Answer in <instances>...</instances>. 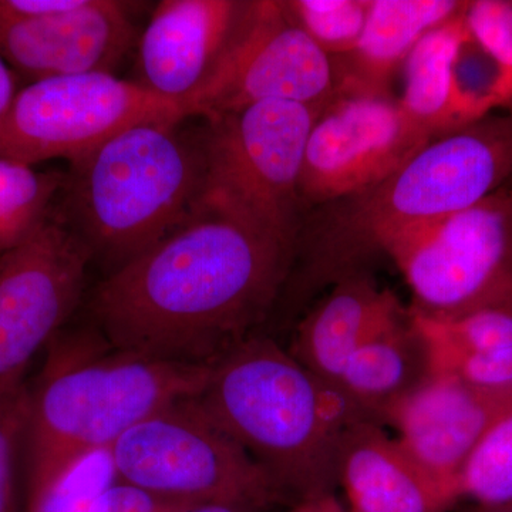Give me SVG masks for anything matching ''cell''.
Instances as JSON below:
<instances>
[{"label": "cell", "instance_id": "6da1fadb", "mask_svg": "<svg viewBox=\"0 0 512 512\" xmlns=\"http://www.w3.org/2000/svg\"><path fill=\"white\" fill-rule=\"evenodd\" d=\"M295 256L205 194L184 224L100 282L90 309L110 348L211 365L254 336Z\"/></svg>", "mask_w": 512, "mask_h": 512}, {"label": "cell", "instance_id": "7a4b0ae2", "mask_svg": "<svg viewBox=\"0 0 512 512\" xmlns=\"http://www.w3.org/2000/svg\"><path fill=\"white\" fill-rule=\"evenodd\" d=\"M191 400L295 504L333 495L343 437L369 419L289 350L255 335L211 363Z\"/></svg>", "mask_w": 512, "mask_h": 512}, {"label": "cell", "instance_id": "3957f363", "mask_svg": "<svg viewBox=\"0 0 512 512\" xmlns=\"http://www.w3.org/2000/svg\"><path fill=\"white\" fill-rule=\"evenodd\" d=\"M512 174V110L434 136L379 184L315 208L302 251L316 278L336 282L404 232L473 207Z\"/></svg>", "mask_w": 512, "mask_h": 512}, {"label": "cell", "instance_id": "277c9868", "mask_svg": "<svg viewBox=\"0 0 512 512\" xmlns=\"http://www.w3.org/2000/svg\"><path fill=\"white\" fill-rule=\"evenodd\" d=\"M56 338L39 379L29 386L25 512L74 468L107 453L138 421L197 396L210 370L116 349L77 356L74 339Z\"/></svg>", "mask_w": 512, "mask_h": 512}, {"label": "cell", "instance_id": "5b68a950", "mask_svg": "<svg viewBox=\"0 0 512 512\" xmlns=\"http://www.w3.org/2000/svg\"><path fill=\"white\" fill-rule=\"evenodd\" d=\"M185 121L128 128L70 163L57 214L113 271L184 224L204 198L207 134Z\"/></svg>", "mask_w": 512, "mask_h": 512}, {"label": "cell", "instance_id": "8992f818", "mask_svg": "<svg viewBox=\"0 0 512 512\" xmlns=\"http://www.w3.org/2000/svg\"><path fill=\"white\" fill-rule=\"evenodd\" d=\"M319 109L261 101L205 121V194L296 248L303 214L299 178Z\"/></svg>", "mask_w": 512, "mask_h": 512}, {"label": "cell", "instance_id": "52a82bcc", "mask_svg": "<svg viewBox=\"0 0 512 512\" xmlns=\"http://www.w3.org/2000/svg\"><path fill=\"white\" fill-rule=\"evenodd\" d=\"M116 480L185 504L268 508L284 500L271 478L191 399L150 414L107 451Z\"/></svg>", "mask_w": 512, "mask_h": 512}, {"label": "cell", "instance_id": "ba28073f", "mask_svg": "<svg viewBox=\"0 0 512 512\" xmlns=\"http://www.w3.org/2000/svg\"><path fill=\"white\" fill-rule=\"evenodd\" d=\"M413 295L412 311L456 318L512 308V190L414 228L384 245Z\"/></svg>", "mask_w": 512, "mask_h": 512}, {"label": "cell", "instance_id": "9c48e42d", "mask_svg": "<svg viewBox=\"0 0 512 512\" xmlns=\"http://www.w3.org/2000/svg\"><path fill=\"white\" fill-rule=\"evenodd\" d=\"M183 120L180 104L113 73L37 80L19 89L0 124V157L73 163L128 128Z\"/></svg>", "mask_w": 512, "mask_h": 512}, {"label": "cell", "instance_id": "30bf717a", "mask_svg": "<svg viewBox=\"0 0 512 512\" xmlns=\"http://www.w3.org/2000/svg\"><path fill=\"white\" fill-rule=\"evenodd\" d=\"M433 137L392 93L339 82L306 143L298 188L303 210L379 184Z\"/></svg>", "mask_w": 512, "mask_h": 512}, {"label": "cell", "instance_id": "8fae6325", "mask_svg": "<svg viewBox=\"0 0 512 512\" xmlns=\"http://www.w3.org/2000/svg\"><path fill=\"white\" fill-rule=\"evenodd\" d=\"M338 84L335 60L299 28L284 2H247L227 52L185 113L211 121L271 100L320 107Z\"/></svg>", "mask_w": 512, "mask_h": 512}, {"label": "cell", "instance_id": "7c38bea8", "mask_svg": "<svg viewBox=\"0 0 512 512\" xmlns=\"http://www.w3.org/2000/svg\"><path fill=\"white\" fill-rule=\"evenodd\" d=\"M90 259L57 211L28 241L0 255V394L25 383L30 362L72 316Z\"/></svg>", "mask_w": 512, "mask_h": 512}, {"label": "cell", "instance_id": "4fadbf2b", "mask_svg": "<svg viewBox=\"0 0 512 512\" xmlns=\"http://www.w3.org/2000/svg\"><path fill=\"white\" fill-rule=\"evenodd\" d=\"M511 407L512 397L478 392L448 373L430 372L386 410L383 421L396 429V440L414 463L458 498L468 457Z\"/></svg>", "mask_w": 512, "mask_h": 512}, {"label": "cell", "instance_id": "5bb4252c", "mask_svg": "<svg viewBox=\"0 0 512 512\" xmlns=\"http://www.w3.org/2000/svg\"><path fill=\"white\" fill-rule=\"evenodd\" d=\"M130 3L84 0L80 8L36 20L0 22V56L30 83L111 73L136 39Z\"/></svg>", "mask_w": 512, "mask_h": 512}, {"label": "cell", "instance_id": "9a60e30c", "mask_svg": "<svg viewBox=\"0 0 512 512\" xmlns=\"http://www.w3.org/2000/svg\"><path fill=\"white\" fill-rule=\"evenodd\" d=\"M245 8L247 2L235 0L158 3L138 39V83L185 113L227 52Z\"/></svg>", "mask_w": 512, "mask_h": 512}, {"label": "cell", "instance_id": "2e32d148", "mask_svg": "<svg viewBox=\"0 0 512 512\" xmlns=\"http://www.w3.org/2000/svg\"><path fill=\"white\" fill-rule=\"evenodd\" d=\"M338 484L350 512H447L457 500L372 419L357 421L343 437Z\"/></svg>", "mask_w": 512, "mask_h": 512}, {"label": "cell", "instance_id": "e0dca14e", "mask_svg": "<svg viewBox=\"0 0 512 512\" xmlns=\"http://www.w3.org/2000/svg\"><path fill=\"white\" fill-rule=\"evenodd\" d=\"M400 309L392 292L380 289L365 272H353L333 282L332 291L299 323L289 353L336 386L353 350Z\"/></svg>", "mask_w": 512, "mask_h": 512}, {"label": "cell", "instance_id": "ac0fdd59", "mask_svg": "<svg viewBox=\"0 0 512 512\" xmlns=\"http://www.w3.org/2000/svg\"><path fill=\"white\" fill-rule=\"evenodd\" d=\"M460 0H370L365 29L348 56L335 60L339 82L390 92L417 43L463 13Z\"/></svg>", "mask_w": 512, "mask_h": 512}, {"label": "cell", "instance_id": "d6986e66", "mask_svg": "<svg viewBox=\"0 0 512 512\" xmlns=\"http://www.w3.org/2000/svg\"><path fill=\"white\" fill-rule=\"evenodd\" d=\"M427 375L426 346L410 313L400 309L353 350L336 387L360 412L380 423L386 410Z\"/></svg>", "mask_w": 512, "mask_h": 512}, {"label": "cell", "instance_id": "ffe728a7", "mask_svg": "<svg viewBox=\"0 0 512 512\" xmlns=\"http://www.w3.org/2000/svg\"><path fill=\"white\" fill-rule=\"evenodd\" d=\"M463 13L427 33L402 67L403 90L397 100L431 136L473 123L456 79L458 57L470 40Z\"/></svg>", "mask_w": 512, "mask_h": 512}, {"label": "cell", "instance_id": "44dd1931", "mask_svg": "<svg viewBox=\"0 0 512 512\" xmlns=\"http://www.w3.org/2000/svg\"><path fill=\"white\" fill-rule=\"evenodd\" d=\"M66 174L0 157V255L28 241L56 212Z\"/></svg>", "mask_w": 512, "mask_h": 512}, {"label": "cell", "instance_id": "7402d4cb", "mask_svg": "<svg viewBox=\"0 0 512 512\" xmlns=\"http://www.w3.org/2000/svg\"><path fill=\"white\" fill-rule=\"evenodd\" d=\"M427 353H484L512 348V308H485L456 318H430L410 309Z\"/></svg>", "mask_w": 512, "mask_h": 512}, {"label": "cell", "instance_id": "603a6c76", "mask_svg": "<svg viewBox=\"0 0 512 512\" xmlns=\"http://www.w3.org/2000/svg\"><path fill=\"white\" fill-rule=\"evenodd\" d=\"M458 494L483 507L512 505V407L468 457L458 478Z\"/></svg>", "mask_w": 512, "mask_h": 512}, {"label": "cell", "instance_id": "cb8c5ba5", "mask_svg": "<svg viewBox=\"0 0 512 512\" xmlns=\"http://www.w3.org/2000/svg\"><path fill=\"white\" fill-rule=\"evenodd\" d=\"M285 8L333 60L348 56L365 29L370 0H288Z\"/></svg>", "mask_w": 512, "mask_h": 512}, {"label": "cell", "instance_id": "d4e9b609", "mask_svg": "<svg viewBox=\"0 0 512 512\" xmlns=\"http://www.w3.org/2000/svg\"><path fill=\"white\" fill-rule=\"evenodd\" d=\"M463 18L470 39L497 70L498 109L512 110V0L467 2Z\"/></svg>", "mask_w": 512, "mask_h": 512}, {"label": "cell", "instance_id": "484cf974", "mask_svg": "<svg viewBox=\"0 0 512 512\" xmlns=\"http://www.w3.org/2000/svg\"><path fill=\"white\" fill-rule=\"evenodd\" d=\"M28 407V383L0 394V512H22L20 481L25 477Z\"/></svg>", "mask_w": 512, "mask_h": 512}, {"label": "cell", "instance_id": "4316f807", "mask_svg": "<svg viewBox=\"0 0 512 512\" xmlns=\"http://www.w3.org/2000/svg\"><path fill=\"white\" fill-rule=\"evenodd\" d=\"M429 373L457 377L478 392L512 397V348L484 353H427Z\"/></svg>", "mask_w": 512, "mask_h": 512}, {"label": "cell", "instance_id": "83f0119b", "mask_svg": "<svg viewBox=\"0 0 512 512\" xmlns=\"http://www.w3.org/2000/svg\"><path fill=\"white\" fill-rule=\"evenodd\" d=\"M188 507L192 504L168 500L137 485L114 480L94 498L86 512H181Z\"/></svg>", "mask_w": 512, "mask_h": 512}, {"label": "cell", "instance_id": "f1b7e54d", "mask_svg": "<svg viewBox=\"0 0 512 512\" xmlns=\"http://www.w3.org/2000/svg\"><path fill=\"white\" fill-rule=\"evenodd\" d=\"M19 89L16 86L15 72L10 69L8 63L0 56V124L8 116L10 107Z\"/></svg>", "mask_w": 512, "mask_h": 512}, {"label": "cell", "instance_id": "f546056e", "mask_svg": "<svg viewBox=\"0 0 512 512\" xmlns=\"http://www.w3.org/2000/svg\"><path fill=\"white\" fill-rule=\"evenodd\" d=\"M262 508L255 505L239 503H208L192 505L181 512H261Z\"/></svg>", "mask_w": 512, "mask_h": 512}, {"label": "cell", "instance_id": "4dcf8cb0", "mask_svg": "<svg viewBox=\"0 0 512 512\" xmlns=\"http://www.w3.org/2000/svg\"><path fill=\"white\" fill-rule=\"evenodd\" d=\"M320 512H346L333 495L320 500Z\"/></svg>", "mask_w": 512, "mask_h": 512}, {"label": "cell", "instance_id": "1f68e13d", "mask_svg": "<svg viewBox=\"0 0 512 512\" xmlns=\"http://www.w3.org/2000/svg\"><path fill=\"white\" fill-rule=\"evenodd\" d=\"M320 500H322V498H320ZM320 500L305 501V503L295 504L292 510L288 512H320Z\"/></svg>", "mask_w": 512, "mask_h": 512}, {"label": "cell", "instance_id": "d6a6232c", "mask_svg": "<svg viewBox=\"0 0 512 512\" xmlns=\"http://www.w3.org/2000/svg\"><path fill=\"white\" fill-rule=\"evenodd\" d=\"M473 512H512V505H503V507H483V505H480V508Z\"/></svg>", "mask_w": 512, "mask_h": 512}]
</instances>
